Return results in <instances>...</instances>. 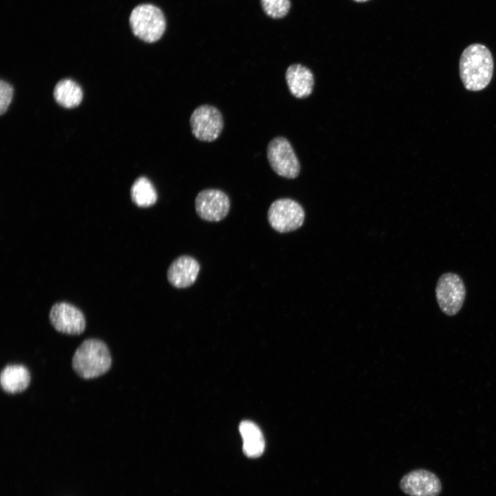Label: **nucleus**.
Returning <instances> with one entry per match:
<instances>
[{"label":"nucleus","mask_w":496,"mask_h":496,"mask_svg":"<svg viewBox=\"0 0 496 496\" xmlns=\"http://www.w3.org/2000/svg\"><path fill=\"white\" fill-rule=\"evenodd\" d=\"M189 123L194 136L206 142L217 139L224 126L222 114L218 108L210 105L196 107L191 114Z\"/></svg>","instance_id":"nucleus-6"},{"label":"nucleus","mask_w":496,"mask_h":496,"mask_svg":"<svg viewBox=\"0 0 496 496\" xmlns=\"http://www.w3.org/2000/svg\"><path fill=\"white\" fill-rule=\"evenodd\" d=\"M267 156L271 167L278 175L294 178L299 174L298 159L285 138L279 136L273 138L267 146Z\"/></svg>","instance_id":"nucleus-7"},{"label":"nucleus","mask_w":496,"mask_h":496,"mask_svg":"<svg viewBox=\"0 0 496 496\" xmlns=\"http://www.w3.org/2000/svg\"><path fill=\"white\" fill-rule=\"evenodd\" d=\"M435 295L442 311L447 316H455L461 309L466 297L462 279L451 272L442 274L437 280Z\"/></svg>","instance_id":"nucleus-4"},{"label":"nucleus","mask_w":496,"mask_h":496,"mask_svg":"<svg viewBox=\"0 0 496 496\" xmlns=\"http://www.w3.org/2000/svg\"><path fill=\"white\" fill-rule=\"evenodd\" d=\"M112 365V357L107 344L96 338L83 340L76 349L72 366L83 379L95 378L105 374Z\"/></svg>","instance_id":"nucleus-2"},{"label":"nucleus","mask_w":496,"mask_h":496,"mask_svg":"<svg viewBox=\"0 0 496 496\" xmlns=\"http://www.w3.org/2000/svg\"><path fill=\"white\" fill-rule=\"evenodd\" d=\"M13 95V88L8 83L0 82V113L3 114L8 110Z\"/></svg>","instance_id":"nucleus-18"},{"label":"nucleus","mask_w":496,"mask_h":496,"mask_svg":"<svg viewBox=\"0 0 496 496\" xmlns=\"http://www.w3.org/2000/svg\"><path fill=\"white\" fill-rule=\"evenodd\" d=\"M130 192L132 201L141 207L152 206L157 200V193L153 184L145 176L134 181Z\"/></svg>","instance_id":"nucleus-16"},{"label":"nucleus","mask_w":496,"mask_h":496,"mask_svg":"<svg viewBox=\"0 0 496 496\" xmlns=\"http://www.w3.org/2000/svg\"><path fill=\"white\" fill-rule=\"evenodd\" d=\"M286 81L291 93L296 98L309 96L313 87V75L311 70L300 64L290 65L286 71Z\"/></svg>","instance_id":"nucleus-12"},{"label":"nucleus","mask_w":496,"mask_h":496,"mask_svg":"<svg viewBox=\"0 0 496 496\" xmlns=\"http://www.w3.org/2000/svg\"><path fill=\"white\" fill-rule=\"evenodd\" d=\"M267 219L274 230L287 233L296 230L303 224L304 211L296 201L290 198H280L271 204Z\"/></svg>","instance_id":"nucleus-5"},{"label":"nucleus","mask_w":496,"mask_h":496,"mask_svg":"<svg viewBox=\"0 0 496 496\" xmlns=\"http://www.w3.org/2000/svg\"><path fill=\"white\" fill-rule=\"evenodd\" d=\"M195 209L198 216L209 222L224 219L230 209V200L226 193L217 189H205L197 194Z\"/></svg>","instance_id":"nucleus-8"},{"label":"nucleus","mask_w":496,"mask_h":496,"mask_svg":"<svg viewBox=\"0 0 496 496\" xmlns=\"http://www.w3.org/2000/svg\"><path fill=\"white\" fill-rule=\"evenodd\" d=\"M239 431L243 440L242 451L249 457H260L265 450V440L259 427L252 422L242 421Z\"/></svg>","instance_id":"nucleus-14"},{"label":"nucleus","mask_w":496,"mask_h":496,"mask_svg":"<svg viewBox=\"0 0 496 496\" xmlns=\"http://www.w3.org/2000/svg\"><path fill=\"white\" fill-rule=\"evenodd\" d=\"M353 1H356V2H365V1H369V0H353Z\"/></svg>","instance_id":"nucleus-19"},{"label":"nucleus","mask_w":496,"mask_h":496,"mask_svg":"<svg viewBox=\"0 0 496 496\" xmlns=\"http://www.w3.org/2000/svg\"><path fill=\"white\" fill-rule=\"evenodd\" d=\"M493 68V56L485 45H468L459 59V75L465 88L477 92L486 87L492 79Z\"/></svg>","instance_id":"nucleus-1"},{"label":"nucleus","mask_w":496,"mask_h":496,"mask_svg":"<svg viewBox=\"0 0 496 496\" xmlns=\"http://www.w3.org/2000/svg\"><path fill=\"white\" fill-rule=\"evenodd\" d=\"M49 319L52 327L63 333L79 335L85 329L83 313L68 302H61L53 304L50 311Z\"/></svg>","instance_id":"nucleus-9"},{"label":"nucleus","mask_w":496,"mask_h":496,"mask_svg":"<svg viewBox=\"0 0 496 496\" xmlns=\"http://www.w3.org/2000/svg\"><path fill=\"white\" fill-rule=\"evenodd\" d=\"M400 488L409 496H438L442 490L439 478L424 469L406 473L400 482Z\"/></svg>","instance_id":"nucleus-10"},{"label":"nucleus","mask_w":496,"mask_h":496,"mask_svg":"<svg viewBox=\"0 0 496 496\" xmlns=\"http://www.w3.org/2000/svg\"><path fill=\"white\" fill-rule=\"evenodd\" d=\"M265 13L273 19H281L285 17L291 7L289 0H260Z\"/></svg>","instance_id":"nucleus-17"},{"label":"nucleus","mask_w":496,"mask_h":496,"mask_svg":"<svg viewBox=\"0 0 496 496\" xmlns=\"http://www.w3.org/2000/svg\"><path fill=\"white\" fill-rule=\"evenodd\" d=\"M199 271V262L192 256L183 255L171 263L167 271V278L171 285L183 289L195 282Z\"/></svg>","instance_id":"nucleus-11"},{"label":"nucleus","mask_w":496,"mask_h":496,"mask_svg":"<svg viewBox=\"0 0 496 496\" xmlns=\"http://www.w3.org/2000/svg\"><path fill=\"white\" fill-rule=\"evenodd\" d=\"M54 97L60 105L66 108L78 106L83 99L81 87L71 79L60 81L54 90Z\"/></svg>","instance_id":"nucleus-15"},{"label":"nucleus","mask_w":496,"mask_h":496,"mask_svg":"<svg viewBox=\"0 0 496 496\" xmlns=\"http://www.w3.org/2000/svg\"><path fill=\"white\" fill-rule=\"evenodd\" d=\"M30 382L28 369L22 364H9L0 374L1 389L6 393L14 394L25 391Z\"/></svg>","instance_id":"nucleus-13"},{"label":"nucleus","mask_w":496,"mask_h":496,"mask_svg":"<svg viewBox=\"0 0 496 496\" xmlns=\"http://www.w3.org/2000/svg\"><path fill=\"white\" fill-rule=\"evenodd\" d=\"M129 24L134 37L147 43L160 40L166 29L163 11L149 3H140L132 9Z\"/></svg>","instance_id":"nucleus-3"}]
</instances>
